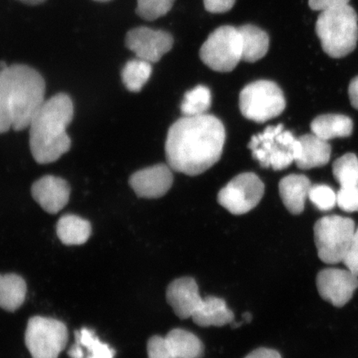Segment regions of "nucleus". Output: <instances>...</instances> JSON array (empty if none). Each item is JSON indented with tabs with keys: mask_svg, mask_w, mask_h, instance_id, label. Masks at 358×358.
<instances>
[{
	"mask_svg": "<svg viewBox=\"0 0 358 358\" xmlns=\"http://www.w3.org/2000/svg\"><path fill=\"white\" fill-rule=\"evenodd\" d=\"M19 1L29 4V6H38V4L43 3L46 0H19Z\"/></svg>",
	"mask_w": 358,
	"mask_h": 358,
	"instance_id": "4c0bfd02",
	"label": "nucleus"
},
{
	"mask_svg": "<svg viewBox=\"0 0 358 358\" xmlns=\"http://www.w3.org/2000/svg\"><path fill=\"white\" fill-rule=\"evenodd\" d=\"M248 148L262 168H271L275 171L287 169L301 152L299 138L292 132L285 131L282 124L268 127L262 133L254 136Z\"/></svg>",
	"mask_w": 358,
	"mask_h": 358,
	"instance_id": "39448f33",
	"label": "nucleus"
},
{
	"mask_svg": "<svg viewBox=\"0 0 358 358\" xmlns=\"http://www.w3.org/2000/svg\"><path fill=\"white\" fill-rule=\"evenodd\" d=\"M308 199L317 209L323 212L330 211L337 204V194L332 187L326 185H312Z\"/></svg>",
	"mask_w": 358,
	"mask_h": 358,
	"instance_id": "c85d7f7f",
	"label": "nucleus"
},
{
	"mask_svg": "<svg viewBox=\"0 0 358 358\" xmlns=\"http://www.w3.org/2000/svg\"><path fill=\"white\" fill-rule=\"evenodd\" d=\"M316 284L325 301L341 308L351 301L358 288V276L349 270L329 268L317 274Z\"/></svg>",
	"mask_w": 358,
	"mask_h": 358,
	"instance_id": "f8f14e48",
	"label": "nucleus"
},
{
	"mask_svg": "<svg viewBox=\"0 0 358 358\" xmlns=\"http://www.w3.org/2000/svg\"><path fill=\"white\" fill-rule=\"evenodd\" d=\"M343 262L348 270L358 276V227L355 230L351 244L349 245Z\"/></svg>",
	"mask_w": 358,
	"mask_h": 358,
	"instance_id": "2f4dec72",
	"label": "nucleus"
},
{
	"mask_svg": "<svg viewBox=\"0 0 358 358\" xmlns=\"http://www.w3.org/2000/svg\"><path fill=\"white\" fill-rule=\"evenodd\" d=\"M26 282L16 274L0 275V308L13 312L24 303Z\"/></svg>",
	"mask_w": 358,
	"mask_h": 358,
	"instance_id": "5701e85b",
	"label": "nucleus"
},
{
	"mask_svg": "<svg viewBox=\"0 0 358 358\" xmlns=\"http://www.w3.org/2000/svg\"><path fill=\"white\" fill-rule=\"evenodd\" d=\"M358 17L349 4L321 11L316 22V34L322 48L333 58H342L357 47Z\"/></svg>",
	"mask_w": 358,
	"mask_h": 358,
	"instance_id": "20e7f679",
	"label": "nucleus"
},
{
	"mask_svg": "<svg viewBox=\"0 0 358 358\" xmlns=\"http://www.w3.org/2000/svg\"><path fill=\"white\" fill-rule=\"evenodd\" d=\"M76 343L87 349L89 355L86 358H114L115 351L108 344L102 343L94 331L83 328L75 334Z\"/></svg>",
	"mask_w": 358,
	"mask_h": 358,
	"instance_id": "a878e982",
	"label": "nucleus"
},
{
	"mask_svg": "<svg viewBox=\"0 0 358 358\" xmlns=\"http://www.w3.org/2000/svg\"><path fill=\"white\" fill-rule=\"evenodd\" d=\"M226 131L216 116H185L169 128L165 154L176 171L189 176L203 173L221 159Z\"/></svg>",
	"mask_w": 358,
	"mask_h": 358,
	"instance_id": "f257e3e1",
	"label": "nucleus"
},
{
	"mask_svg": "<svg viewBox=\"0 0 358 358\" xmlns=\"http://www.w3.org/2000/svg\"><path fill=\"white\" fill-rule=\"evenodd\" d=\"M234 313L228 308L224 299L216 296H208L192 319L196 325L208 327H223L234 321Z\"/></svg>",
	"mask_w": 358,
	"mask_h": 358,
	"instance_id": "a211bd4d",
	"label": "nucleus"
},
{
	"mask_svg": "<svg viewBox=\"0 0 358 358\" xmlns=\"http://www.w3.org/2000/svg\"><path fill=\"white\" fill-rule=\"evenodd\" d=\"M334 176L342 186L358 185V159L348 153L340 157L333 165Z\"/></svg>",
	"mask_w": 358,
	"mask_h": 358,
	"instance_id": "bb28decb",
	"label": "nucleus"
},
{
	"mask_svg": "<svg viewBox=\"0 0 358 358\" xmlns=\"http://www.w3.org/2000/svg\"><path fill=\"white\" fill-rule=\"evenodd\" d=\"M151 64L150 62L138 57L127 62L122 71V78L128 91L131 92L141 91L152 74Z\"/></svg>",
	"mask_w": 358,
	"mask_h": 358,
	"instance_id": "b1692460",
	"label": "nucleus"
},
{
	"mask_svg": "<svg viewBox=\"0 0 358 358\" xmlns=\"http://www.w3.org/2000/svg\"><path fill=\"white\" fill-rule=\"evenodd\" d=\"M206 10L213 13H222L231 10L236 0H203Z\"/></svg>",
	"mask_w": 358,
	"mask_h": 358,
	"instance_id": "473e14b6",
	"label": "nucleus"
},
{
	"mask_svg": "<svg viewBox=\"0 0 358 358\" xmlns=\"http://www.w3.org/2000/svg\"><path fill=\"white\" fill-rule=\"evenodd\" d=\"M212 105V94L205 86H196L185 94L181 104L185 116H199L206 114Z\"/></svg>",
	"mask_w": 358,
	"mask_h": 358,
	"instance_id": "393cba45",
	"label": "nucleus"
},
{
	"mask_svg": "<svg viewBox=\"0 0 358 358\" xmlns=\"http://www.w3.org/2000/svg\"><path fill=\"white\" fill-rule=\"evenodd\" d=\"M245 358H282L280 353L274 349L259 348L250 352Z\"/></svg>",
	"mask_w": 358,
	"mask_h": 358,
	"instance_id": "f704fd0d",
	"label": "nucleus"
},
{
	"mask_svg": "<svg viewBox=\"0 0 358 358\" xmlns=\"http://www.w3.org/2000/svg\"><path fill=\"white\" fill-rule=\"evenodd\" d=\"M69 341V331L62 321L42 316L29 320L25 344L33 358H58Z\"/></svg>",
	"mask_w": 358,
	"mask_h": 358,
	"instance_id": "1a4fd4ad",
	"label": "nucleus"
},
{
	"mask_svg": "<svg viewBox=\"0 0 358 358\" xmlns=\"http://www.w3.org/2000/svg\"><path fill=\"white\" fill-rule=\"evenodd\" d=\"M238 30L243 44V61L256 62L266 55L270 38L265 31L252 24L241 26Z\"/></svg>",
	"mask_w": 358,
	"mask_h": 358,
	"instance_id": "aec40b11",
	"label": "nucleus"
},
{
	"mask_svg": "<svg viewBox=\"0 0 358 358\" xmlns=\"http://www.w3.org/2000/svg\"><path fill=\"white\" fill-rule=\"evenodd\" d=\"M45 92L43 76L29 66L13 64L0 71V134L29 127Z\"/></svg>",
	"mask_w": 358,
	"mask_h": 358,
	"instance_id": "f03ea898",
	"label": "nucleus"
},
{
	"mask_svg": "<svg viewBox=\"0 0 358 358\" xmlns=\"http://www.w3.org/2000/svg\"><path fill=\"white\" fill-rule=\"evenodd\" d=\"M148 358H176L170 350L166 340L161 336H153L147 344Z\"/></svg>",
	"mask_w": 358,
	"mask_h": 358,
	"instance_id": "7c9ffc66",
	"label": "nucleus"
},
{
	"mask_svg": "<svg viewBox=\"0 0 358 358\" xmlns=\"http://www.w3.org/2000/svg\"><path fill=\"white\" fill-rule=\"evenodd\" d=\"M311 186L310 179L303 174H290L281 179L280 198L291 214L299 215L303 212Z\"/></svg>",
	"mask_w": 358,
	"mask_h": 358,
	"instance_id": "dca6fc26",
	"label": "nucleus"
},
{
	"mask_svg": "<svg viewBox=\"0 0 358 358\" xmlns=\"http://www.w3.org/2000/svg\"><path fill=\"white\" fill-rule=\"evenodd\" d=\"M31 194L45 212L57 214L69 203L71 187L64 178L46 176L34 183Z\"/></svg>",
	"mask_w": 358,
	"mask_h": 358,
	"instance_id": "4468645a",
	"label": "nucleus"
},
{
	"mask_svg": "<svg viewBox=\"0 0 358 358\" xmlns=\"http://www.w3.org/2000/svg\"><path fill=\"white\" fill-rule=\"evenodd\" d=\"M348 95L352 106L358 110V76L351 80L348 87Z\"/></svg>",
	"mask_w": 358,
	"mask_h": 358,
	"instance_id": "c9c22d12",
	"label": "nucleus"
},
{
	"mask_svg": "<svg viewBox=\"0 0 358 358\" xmlns=\"http://www.w3.org/2000/svg\"><path fill=\"white\" fill-rule=\"evenodd\" d=\"M125 45L136 53V57L155 64L171 50L173 38L165 31L138 27L129 31Z\"/></svg>",
	"mask_w": 358,
	"mask_h": 358,
	"instance_id": "9b49d317",
	"label": "nucleus"
},
{
	"mask_svg": "<svg viewBox=\"0 0 358 358\" xmlns=\"http://www.w3.org/2000/svg\"><path fill=\"white\" fill-rule=\"evenodd\" d=\"M176 0H137L136 13L143 20H155L166 15Z\"/></svg>",
	"mask_w": 358,
	"mask_h": 358,
	"instance_id": "cd10ccee",
	"label": "nucleus"
},
{
	"mask_svg": "<svg viewBox=\"0 0 358 358\" xmlns=\"http://www.w3.org/2000/svg\"><path fill=\"white\" fill-rule=\"evenodd\" d=\"M200 57L209 69L219 73H230L243 60V44L238 28L222 26L206 40L200 49Z\"/></svg>",
	"mask_w": 358,
	"mask_h": 358,
	"instance_id": "6e6552de",
	"label": "nucleus"
},
{
	"mask_svg": "<svg viewBox=\"0 0 358 358\" xmlns=\"http://www.w3.org/2000/svg\"><path fill=\"white\" fill-rule=\"evenodd\" d=\"M350 0H308L313 10L323 11L327 8L346 6Z\"/></svg>",
	"mask_w": 358,
	"mask_h": 358,
	"instance_id": "72a5a7b5",
	"label": "nucleus"
},
{
	"mask_svg": "<svg viewBox=\"0 0 358 358\" xmlns=\"http://www.w3.org/2000/svg\"><path fill=\"white\" fill-rule=\"evenodd\" d=\"M239 105L244 117L255 122L265 123L281 115L286 101L278 85L261 80L243 88L240 94Z\"/></svg>",
	"mask_w": 358,
	"mask_h": 358,
	"instance_id": "0eeeda50",
	"label": "nucleus"
},
{
	"mask_svg": "<svg viewBox=\"0 0 358 358\" xmlns=\"http://www.w3.org/2000/svg\"><path fill=\"white\" fill-rule=\"evenodd\" d=\"M166 299L176 315L181 320L192 317L203 301V299L200 296L198 284L189 276L181 277L169 284Z\"/></svg>",
	"mask_w": 358,
	"mask_h": 358,
	"instance_id": "2eb2a0df",
	"label": "nucleus"
},
{
	"mask_svg": "<svg viewBox=\"0 0 358 358\" xmlns=\"http://www.w3.org/2000/svg\"><path fill=\"white\" fill-rule=\"evenodd\" d=\"M69 355L71 358H85L83 347L79 343H76L75 345L70 348Z\"/></svg>",
	"mask_w": 358,
	"mask_h": 358,
	"instance_id": "e433bc0d",
	"label": "nucleus"
},
{
	"mask_svg": "<svg viewBox=\"0 0 358 358\" xmlns=\"http://www.w3.org/2000/svg\"><path fill=\"white\" fill-rule=\"evenodd\" d=\"M74 105L65 93H58L43 104L29 125V145L36 162H56L71 147L66 128L73 122Z\"/></svg>",
	"mask_w": 358,
	"mask_h": 358,
	"instance_id": "7ed1b4c3",
	"label": "nucleus"
},
{
	"mask_svg": "<svg viewBox=\"0 0 358 358\" xmlns=\"http://www.w3.org/2000/svg\"><path fill=\"white\" fill-rule=\"evenodd\" d=\"M176 358H203L204 345L199 337L189 331L174 329L165 337Z\"/></svg>",
	"mask_w": 358,
	"mask_h": 358,
	"instance_id": "4be33fe9",
	"label": "nucleus"
},
{
	"mask_svg": "<svg viewBox=\"0 0 358 358\" xmlns=\"http://www.w3.org/2000/svg\"><path fill=\"white\" fill-rule=\"evenodd\" d=\"M298 138L301 152L295 164L299 169L307 170L323 167L329 162L332 150L328 141L322 140L313 133L304 134Z\"/></svg>",
	"mask_w": 358,
	"mask_h": 358,
	"instance_id": "f3484780",
	"label": "nucleus"
},
{
	"mask_svg": "<svg viewBox=\"0 0 358 358\" xmlns=\"http://www.w3.org/2000/svg\"><path fill=\"white\" fill-rule=\"evenodd\" d=\"M171 169L169 165L159 164L138 170L129 178V185L138 198H161L173 185Z\"/></svg>",
	"mask_w": 358,
	"mask_h": 358,
	"instance_id": "ddd939ff",
	"label": "nucleus"
},
{
	"mask_svg": "<svg viewBox=\"0 0 358 358\" xmlns=\"http://www.w3.org/2000/svg\"><path fill=\"white\" fill-rule=\"evenodd\" d=\"M92 225L87 220L73 214L62 216L57 223V234L66 245L86 243L92 235Z\"/></svg>",
	"mask_w": 358,
	"mask_h": 358,
	"instance_id": "412c9836",
	"label": "nucleus"
},
{
	"mask_svg": "<svg viewBox=\"0 0 358 358\" xmlns=\"http://www.w3.org/2000/svg\"><path fill=\"white\" fill-rule=\"evenodd\" d=\"M8 66L7 65L6 62L4 61H0V71H3L4 69H6Z\"/></svg>",
	"mask_w": 358,
	"mask_h": 358,
	"instance_id": "58836bf2",
	"label": "nucleus"
},
{
	"mask_svg": "<svg viewBox=\"0 0 358 358\" xmlns=\"http://www.w3.org/2000/svg\"><path fill=\"white\" fill-rule=\"evenodd\" d=\"M355 230V222L351 218L332 215L320 219L313 231L321 261L329 265L343 262Z\"/></svg>",
	"mask_w": 358,
	"mask_h": 358,
	"instance_id": "423d86ee",
	"label": "nucleus"
},
{
	"mask_svg": "<svg viewBox=\"0 0 358 358\" xmlns=\"http://www.w3.org/2000/svg\"><path fill=\"white\" fill-rule=\"evenodd\" d=\"M95 1H97V2H108V1H110V0H95Z\"/></svg>",
	"mask_w": 358,
	"mask_h": 358,
	"instance_id": "ea45409f",
	"label": "nucleus"
},
{
	"mask_svg": "<svg viewBox=\"0 0 358 358\" xmlns=\"http://www.w3.org/2000/svg\"><path fill=\"white\" fill-rule=\"evenodd\" d=\"M265 194V185L257 174L243 173L232 178L219 192V204L234 215H243L257 207Z\"/></svg>",
	"mask_w": 358,
	"mask_h": 358,
	"instance_id": "9d476101",
	"label": "nucleus"
},
{
	"mask_svg": "<svg viewBox=\"0 0 358 358\" xmlns=\"http://www.w3.org/2000/svg\"><path fill=\"white\" fill-rule=\"evenodd\" d=\"M337 204L344 212H358V185L342 186L337 194Z\"/></svg>",
	"mask_w": 358,
	"mask_h": 358,
	"instance_id": "c756f323",
	"label": "nucleus"
},
{
	"mask_svg": "<svg viewBox=\"0 0 358 358\" xmlns=\"http://www.w3.org/2000/svg\"><path fill=\"white\" fill-rule=\"evenodd\" d=\"M352 119L343 115H322L311 123L312 133L326 141L335 138L349 137L352 134Z\"/></svg>",
	"mask_w": 358,
	"mask_h": 358,
	"instance_id": "6ab92c4d",
	"label": "nucleus"
}]
</instances>
